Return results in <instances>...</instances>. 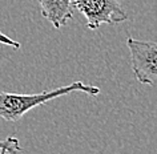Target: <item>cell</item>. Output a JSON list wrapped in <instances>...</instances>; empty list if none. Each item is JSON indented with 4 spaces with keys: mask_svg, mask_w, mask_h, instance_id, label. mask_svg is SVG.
<instances>
[{
    "mask_svg": "<svg viewBox=\"0 0 157 154\" xmlns=\"http://www.w3.org/2000/svg\"><path fill=\"white\" fill-rule=\"evenodd\" d=\"M73 92H83L89 96H97L100 94V88L95 85L84 84L83 81H73L68 85L60 86V88L44 90V92L35 94H19L0 90V118L6 121L16 122L25 113H28L36 106H40L45 102H49L55 98Z\"/></svg>",
    "mask_w": 157,
    "mask_h": 154,
    "instance_id": "cell-1",
    "label": "cell"
},
{
    "mask_svg": "<svg viewBox=\"0 0 157 154\" xmlns=\"http://www.w3.org/2000/svg\"><path fill=\"white\" fill-rule=\"evenodd\" d=\"M87 20V27L95 31L100 25H115L127 21L129 16L121 6V0H69Z\"/></svg>",
    "mask_w": 157,
    "mask_h": 154,
    "instance_id": "cell-2",
    "label": "cell"
},
{
    "mask_svg": "<svg viewBox=\"0 0 157 154\" xmlns=\"http://www.w3.org/2000/svg\"><path fill=\"white\" fill-rule=\"evenodd\" d=\"M127 47L135 78L143 85H157V41L137 40L129 36Z\"/></svg>",
    "mask_w": 157,
    "mask_h": 154,
    "instance_id": "cell-3",
    "label": "cell"
},
{
    "mask_svg": "<svg viewBox=\"0 0 157 154\" xmlns=\"http://www.w3.org/2000/svg\"><path fill=\"white\" fill-rule=\"evenodd\" d=\"M41 16L48 20L53 28L60 29L73 17V8L69 0H37Z\"/></svg>",
    "mask_w": 157,
    "mask_h": 154,
    "instance_id": "cell-4",
    "label": "cell"
},
{
    "mask_svg": "<svg viewBox=\"0 0 157 154\" xmlns=\"http://www.w3.org/2000/svg\"><path fill=\"white\" fill-rule=\"evenodd\" d=\"M6 152L7 154H17L21 152V146L16 137H8L6 140H0V153Z\"/></svg>",
    "mask_w": 157,
    "mask_h": 154,
    "instance_id": "cell-5",
    "label": "cell"
},
{
    "mask_svg": "<svg viewBox=\"0 0 157 154\" xmlns=\"http://www.w3.org/2000/svg\"><path fill=\"white\" fill-rule=\"evenodd\" d=\"M0 44H4L7 47H12L13 49H20V43L12 40L11 37H8L7 35H4L3 32H0Z\"/></svg>",
    "mask_w": 157,
    "mask_h": 154,
    "instance_id": "cell-6",
    "label": "cell"
},
{
    "mask_svg": "<svg viewBox=\"0 0 157 154\" xmlns=\"http://www.w3.org/2000/svg\"><path fill=\"white\" fill-rule=\"evenodd\" d=\"M0 154H7V153H6V152H3V153H0Z\"/></svg>",
    "mask_w": 157,
    "mask_h": 154,
    "instance_id": "cell-7",
    "label": "cell"
}]
</instances>
